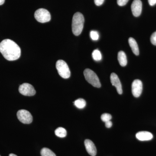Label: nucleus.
Wrapping results in <instances>:
<instances>
[{"mask_svg": "<svg viewBox=\"0 0 156 156\" xmlns=\"http://www.w3.org/2000/svg\"><path fill=\"white\" fill-rule=\"evenodd\" d=\"M0 52L9 61L17 60L21 55V50L19 46L10 39H5L1 42Z\"/></svg>", "mask_w": 156, "mask_h": 156, "instance_id": "f257e3e1", "label": "nucleus"}, {"mask_svg": "<svg viewBox=\"0 0 156 156\" xmlns=\"http://www.w3.org/2000/svg\"><path fill=\"white\" fill-rule=\"evenodd\" d=\"M84 17L80 12H77L73 15L72 20V31L76 36H79L83 28Z\"/></svg>", "mask_w": 156, "mask_h": 156, "instance_id": "f03ea898", "label": "nucleus"}, {"mask_svg": "<svg viewBox=\"0 0 156 156\" xmlns=\"http://www.w3.org/2000/svg\"><path fill=\"white\" fill-rule=\"evenodd\" d=\"M84 75L86 80L93 87L98 88L101 87V84L98 77L92 70L89 69H85L84 71Z\"/></svg>", "mask_w": 156, "mask_h": 156, "instance_id": "7ed1b4c3", "label": "nucleus"}, {"mask_svg": "<svg viewBox=\"0 0 156 156\" xmlns=\"http://www.w3.org/2000/svg\"><path fill=\"white\" fill-rule=\"evenodd\" d=\"M56 68L58 74L63 79H68L70 76V71L67 63L62 60L56 62Z\"/></svg>", "mask_w": 156, "mask_h": 156, "instance_id": "20e7f679", "label": "nucleus"}, {"mask_svg": "<svg viewBox=\"0 0 156 156\" xmlns=\"http://www.w3.org/2000/svg\"><path fill=\"white\" fill-rule=\"evenodd\" d=\"M34 17L37 21L41 23L49 22L51 20L50 13L46 9H40L35 12Z\"/></svg>", "mask_w": 156, "mask_h": 156, "instance_id": "39448f33", "label": "nucleus"}, {"mask_svg": "<svg viewBox=\"0 0 156 156\" xmlns=\"http://www.w3.org/2000/svg\"><path fill=\"white\" fill-rule=\"evenodd\" d=\"M17 115L18 120L23 124H29L32 122V116L28 111L20 110L17 112Z\"/></svg>", "mask_w": 156, "mask_h": 156, "instance_id": "423d86ee", "label": "nucleus"}, {"mask_svg": "<svg viewBox=\"0 0 156 156\" xmlns=\"http://www.w3.org/2000/svg\"><path fill=\"white\" fill-rule=\"evenodd\" d=\"M19 91L20 94L25 96H31L35 95L36 91L32 85L24 83L20 86Z\"/></svg>", "mask_w": 156, "mask_h": 156, "instance_id": "0eeeda50", "label": "nucleus"}, {"mask_svg": "<svg viewBox=\"0 0 156 156\" xmlns=\"http://www.w3.org/2000/svg\"><path fill=\"white\" fill-rule=\"evenodd\" d=\"M132 93L134 97H139L142 93L143 84L142 82L139 80H134L131 86Z\"/></svg>", "mask_w": 156, "mask_h": 156, "instance_id": "6e6552de", "label": "nucleus"}, {"mask_svg": "<svg viewBox=\"0 0 156 156\" xmlns=\"http://www.w3.org/2000/svg\"><path fill=\"white\" fill-rule=\"evenodd\" d=\"M131 11L135 17L139 16L142 12V4L140 0H134L131 6Z\"/></svg>", "mask_w": 156, "mask_h": 156, "instance_id": "1a4fd4ad", "label": "nucleus"}, {"mask_svg": "<svg viewBox=\"0 0 156 156\" xmlns=\"http://www.w3.org/2000/svg\"><path fill=\"white\" fill-rule=\"evenodd\" d=\"M110 80L112 85L116 88L118 93L120 95L122 94V84L118 76L115 73H112L110 76Z\"/></svg>", "mask_w": 156, "mask_h": 156, "instance_id": "9d476101", "label": "nucleus"}, {"mask_svg": "<svg viewBox=\"0 0 156 156\" xmlns=\"http://www.w3.org/2000/svg\"><path fill=\"white\" fill-rule=\"evenodd\" d=\"M85 147L87 152L89 154L92 156H95L97 153L96 147L93 142L91 140L89 139H87L85 140L84 142Z\"/></svg>", "mask_w": 156, "mask_h": 156, "instance_id": "9b49d317", "label": "nucleus"}, {"mask_svg": "<svg viewBox=\"0 0 156 156\" xmlns=\"http://www.w3.org/2000/svg\"><path fill=\"white\" fill-rule=\"evenodd\" d=\"M136 137L140 141H147L152 139L153 135L148 131H140L136 134Z\"/></svg>", "mask_w": 156, "mask_h": 156, "instance_id": "f8f14e48", "label": "nucleus"}, {"mask_svg": "<svg viewBox=\"0 0 156 156\" xmlns=\"http://www.w3.org/2000/svg\"><path fill=\"white\" fill-rule=\"evenodd\" d=\"M128 42L133 53L136 56H138L139 54V50L136 41L133 38L130 37L128 39Z\"/></svg>", "mask_w": 156, "mask_h": 156, "instance_id": "ddd939ff", "label": "nucleus"}, {"mask_svg": "<svg viewBox=\"0 0 156 156\" xmlns=\"http://www.w3.org/2000/svg\"><path fill=\"white\" fill-rule=\"evenodd\" d=\"M118 59L119 63L122 66H125L127 64V58L126 53L122 51L118 53Z\"/></svg>", "mask_w": 156, "mask_h": 156, "instance_id": "4468645a", "label": "nucleus"}, {"mask_svg": "<svg viewBox=\"0 0 156 156\" xmlns=\"http://www.w3.org/2000/svg\"><path fill=\"white\" fill-rule=\"evenodd\" d=\"M55 134L58 137L63 138L66 136L67 133L66 130L65 128L59 127L55 130Z\"/></svg>", "mask_w": 156, "mask_h": 156, "instance_id": "2eb2a0df", "label": "nucleus"}, {"mask_svg": "<svg viewBox=\"0 0 156 156\" xmlns=\"http://www.w3.org/2000/svg\"><path fill=\"white\" fill-rule=\"evenodd\" d=\"M75 105L78 108H83L86 106V101L83 98H79L74 102Z\"/></svg>", "mask_w": 156, "mask_h": 156, "instance_id": "dca6fc26", "label": "nucleus"}, {"mask_svg": "<svg viewBox=\"0 0 156 156\" xmlns=\"http://www.w3.org/2000/svg\"><path fill=\"white\" fill-rule=\"evenodd\" d=\"M41 153L42 156H56L52 151L48 148H43L41 150Z\"/></svg>", "mask_w": 156, "mask_h": 156, "instance_id": "f3484780", "label": "nucleus"}, {"mask_svg": "<svg viewBox=\"0 0 156 156\" xmlns=\"http://www.w3.org/2000/svg\"><path fill=\"white\" fill-rule=\"evenodd\" d=\"M92 58L96 61H100L101 60V54L100 51L98 50H95L93 51L92 53Z\"/></svg>", "mask_w": 156, "mask_h": 156, "instance_id": "a211bd4d", "label": "nucleus"}, {"mask_svg": "<svg viewBox=\"0 0 156 156\" xmlns=\"http://www.w3.org/2000/svg\"><path fill=\"white\" fill-rule=\"evenodd\" d=\"M101 119L104 122H108V121H111V120L112 117L111 115L109 114L104 113L101 115Z\"/></svg>", "mask_w": 156, "mask_h": 156, "instance_id": "6ab92c4d", "label": "nucleus"}, {"mask_svg": "<svg viewBox=\"0 0 156 156\" xmlns=\"http://www.w3.org/2000/svg\"><path fill=\"white\" fill-rule=\"evenodd\" d=\"M90 35L91 39L93 41H97L99 38V34L96 31H91Z\"/></svg>", "mask_w": 156, "mask_h": 156, "instance_id": "aec40b11", "label": "nucleus"}, {"mask_svg": "<svg viewBox=\"0 0 156 156\" xmlns=\"http://www.w3.org/2000/svg\"><path fill=\"white\" fill-rule=\"evenodd\" d=\"M151 41L153 44L156 46V31L152 34L151 37Z\"/></svg>", "mask_w": 156, "mask_h": 156, "instance_id": "412c9836", "label": "nucleus"}, {"mask_svg": "<svg viewBox=\"0 0 156 156\" xmlns=\"http://www.w3.org/2000/svg\"><path fill=\"white\" fill-rule=\"evenodd\" d=\"M128 1L129 0H117V3L119 6H125L128 3Z\"/></svg>", "mask_w": 156, "mask_h": 156, "instance_id": "4be33fe9", "label": "nucleus"}, {"mask_svg": "<svg viewBox=\"0 0 156 156\" xmlns=\"http://www.w3.org/2000/svg\"><path fill=\"white\" fill-rule=\"evenodd\" d=\"M104 1L105 0H94V2L96 5L99 6L103 4Z\"/></svg>", "mask_w": 156, "mask_h": 156, "instance_id": "5701e85b", "label": "nucleus"}, {"mask_svg": "<svg viewBox=\"0 0 156 156\" xmlns=\"http://www.w3.org/2000/svg\"><path fill=\"white\" fill-rule=\"evenodd\" d=\"M105 127L107 128H110L112 126V123L111 121H108L105 122Z\"/></svg>", "mask_w": 156, "mask_h": 156, "instance_id": "b1692460", "label": "nucleus"}, {"mask_svg": "<svg viewBox=\"0 0 156 156\" xmlns=\"http://www.w3.org/2000/svg\"><path fill=\"white\" fill-rule=\"evenodd\" d=\"M148 1L151 6H154L156 4V0H148Z\"/></svg>", "mask_w": 156, "mask_h": 156, "instance_id": "393cba45", "label": "nucleus"}, {"mask_svg": "<svg viewBox=\"0 0 156 156\" xmlns=\"http://www.w3.org/2000/svg\"><path fill=\"white\" fill-rule=\"evenodd\" d=\"M5 0H0V5H3L5 3Z\"/></svg>", "mask_w": 156, "mask_h": 156, "instance_id": "a878e982", "label": "nucleus"}, {"mask_svg": "<svg viewBox=\"0 0 156 156\" xmlns=\"http://www.w3.org/2000/svg\"><path fill=\"white\" fill-rule=\"evenodd\" d=\"M9 156H17L16 155L14 154H9Z\"/></svg>", "mask_w": 156, "mask_h": 156, "instance_id": "bb28decb", "label": "nucleus"}]
</instances>
